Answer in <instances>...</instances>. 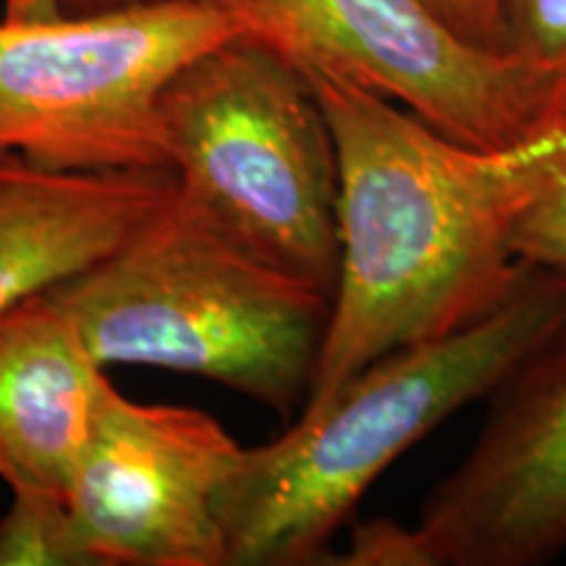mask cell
<instances>
[{
  "label": "cell",
  "instance_id": "6da1fadb",
  "mask_svg": "<svg viewBox=\"0 0 566 566\" xmlns=\"http://www.w3.org/2000/svg\"><path fill=\"white\" fill-rule=\"evenodd\" d=\"M304 80L334 137L342 244L307 407L388 352L483 321L525 286L537 268L514 254L512 229L566 129L480 150L357 84Z\"/></svg>",
  "mask_w": 566,
  "mask_h": 566
},
{
  "label": "cell",
  "instance_id": "7a4b0ae2",
  "mask_svg": "<svg viewBox=\"0 0 566 566\" xmlns=\"http://www.w3.org/2000/svg\"><path fill=\"white\" fill-rule=\"evenodd\" d=\"M566 328V273L537 271L483 321L375 359L307 405L286 433L239 451L221 499L229 566L328 562L370 485Z\"/></svg>",
  "mask_w": 566,
  "mask_h": 566
},
{
  "label": "cell",
  "instance_id": "3957f363",
  "mask_svg": "<svg viewBox=\"0 0 566 566\" xmlns=\"http://www.w3.org/2000/svg\"><path fill=\"white\" fill-rule=\"evenodd\" d=\"M48 294L103 367L197 375L281 417L307 401L331 321L328 294L252 258L176 195L108 258Z\"/></svg>",
  "mask_w": 566,
  "mask_h": 566
},
{
  "label": "cell",
  "instance_id": "277c9868",
  "mask_svg": "<svg viewBox=\"0 0 566 566\" xmlns=\"http://www.w3.org/2000/svg\"><path fill=\"white\" fill-rule=\"evenodd\" d=\"M160 122L176 202L252 258L334 296L338 160L300 71L237 34L174 76Z\"/></svg>",
  "mask_w": 566,
  "mask_h": 566
},
{
  "label": "cell",
  "instance_id": "5b68a950",
  "mask_svg": "<svg viewBox=\"0 0 566 566\" xmlns=\"http://www.w3.org/2000/svg\"><path fill=\"white\" fill-rule=\"evenodd\" d=\"M239 30L202 0L0 19V155L51 171H168L163 92Z\"/></svg>",
  "mask_w": 566,
  "mask_h": 566
},
{
  "label": "cell",
  "instance_id": "8992f818",
  "mask_svg": "<svg viewBox=\"0 0 566 566\" xmlns=\"http://www.w3.org/2000/svg\"><path fill=\"white\" fill-rule=\"evenodd\" d=\"M302 76L386 97L446 137L504 150L546 129V87L506 51L475 45L424 0H202Z\"/></svg>",
  "mask_w": 566,
  "mask_h": 566
},
{
  "label": "cell",
  "instance_id": "52a82bcc",
  "mask_svg": "<svg viewBox=\"0 0 566 566\" xmlns=\"http://www.w3.org/2000/svg\"><path fill=\"white\" fill-rule=\"evenodd\" d=\"M239 446L195 407L142 405L111 386L66 509L87 566H229L218 499Z\"/></svg>",
  "mask_w": 566,
  "mask_h": 566
},
{
  "label": "cell",
  "instance_id": "ba28073f",
  "mask_svg": "<svg viewBox=\"0 0 566 566\" xmlns=\"http://www.w3.org/2000/svg\"><path fill=\"white\" fill-rule=\"evenodd\" d=\"M415 535L424 566H537L566 551V328L495 388Z\"/></svg>",
  "mask_w": 566,
  "mask_h": 566
},
{
  "label": "cell",
  "instance_id": "9c48e42d",
  "mask_svg": "<svg viewBox=\"0 0 566 566\" xmlns=\"http://www.w3.org/2000/svg\"><path fill=\"white\" fill-rule=\"evenodd\" d=\"M174 189L171 171H51L0 155V317L108 258Z\"/></svg>",
  "mask_w": 566,
  "mask_h": 566
},
{
  "label": "cell",
  "instance_id": "30bf717a",
  "mask_svg": "<svg viewBox=\"0 0 566 566\" xmlns=\"http://www.w3.org/2000/svg\"><path fill=\"white\" fill-rule=\"evenodd\" d=\"M111 386L48 292L0 317V480L11 493H66Z\"/></svg>",
  "mask_w": 566,
  "mask_h": 566
},
{
  "label": "cell",
  "instance_id": "8fae6325",
  "mask_svg": "<svg viewBox=\"0 0 566 566\" xmlns=\"http://www.w3.org/2000/svg\"><path fill=\"white\" fill-rule=\"evenodd\" d=\"M504 51L546 87V129H566V0H506Z\"/></svg>",
  "mask_w": 566,
  "mask_h": 566
},
{
  "label": "cell",
  "instance_id": "7c38bea8",
  "mask_svg": "<svg viewBox=\"0 0 566 566\" xmlns=\"http://www.w3.org/2000/svg\"><path fill=\"white\" fill-rule=\"evenodd\" d=\"M87 566L63 495L13 493L0 520V566Z\"/></svg>",
  "mask_w": 566,
  "mask_h": 566
},
{
  "label": "cell",
  "instance_id": "4fadbf2b",
  "mask_svg": "<svg viewBox=\"0 0 566 566\" xmlns=\"http://www.w3.org/2000/svg\"><path fill=\"white\" fill-rule=\"evenodd\" d=\"M512 250L527 268L566 273V134L541 160L512 229Z\"/></svg>",
  "mask_w": 566,
  "mask_h": 566
},
{
  "label": "cell",
  "instance_id": "5bb4252c",
  "mask_svg": "<svg viewBox=\"0 0 566 566\" xmlns=\"http://www.w3.org/2000/svg\"><path fill=\"white\" fill-rule=\"evenodd\" d=\"M338 564L354 566H424L415 527L375 520L354 527L349 551Z\"/></svg>",
  "mask_w": 566,
  "mask_h": 566
},
{
  "label": "cell",
  "instance_id": "9a60e30c",
  "mask_svg": "<svg viewBox=\"0 0 566 566\" xmlns=\"http://www.w3.org/2000/svg\"><path fill=\"white\" fill-rule=\"evenodd\" d=\"M451 30L475 45L504 51L506 0H424Z\"/></svg>",
  "mask_w": 566,
  "mask_h": 566
},
{
  "label": "cell",
  "instance_id": "2e32d148",
  "mask_svg": "<svg viewBox=\"0 0 566 566\" xmlns=\"http://www.w3.org/2000/svg\"><path fill=\"white\" fill-rule=\"evenodd\" d=\"M66 11V0H3V17L42 19Z\"/></svg>",
  "mask_w": 566,
  "mask_h": 566
},
{
  "label": "cell",
  "instance_id": "e0dca14e",
  "mask_svg": "<svg viewBox=\"0 0 566 566\" xmlns=\"http://www.w3.org/2000/svg\"><path fill=\"white\" fill-rule=\"evenodd\" d=\"M129 3H145V0H66V11H103Z\"/></svg>",
  "mask_w": 566,
  "mask_h": 566
}]
</instances>
